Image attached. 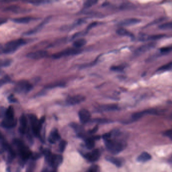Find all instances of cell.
Wrapping results in <instances>:
<instances>
[{
    "label": "cell",
    "instance_id": "35",
    "mask_svg": "<svg viewBox=\"0 0 172 172\" xmlns=\"http://www.w3.org/2000/svg\"><path fill=\"white\" fill-rule=\"evenodd\" d=\"M44 1V0H24V2L31 4L33 5H37L42 3Z\"/></svg>",
    "mask_w": 172,
    "mask_h": 172
},
{
    "label": "cell",
    "instance_id": "26",
    "mask_svg": "<svg viewBox=\"0 0 172 172\" xmlns=\"http://www.w3.org/2000/svg\"><path fill=\"white\" fill-rule=\"evenodd\" d=\"M4 118H14V111L12 107L10 106L8 109H7Z\"/></svg>",
    "mask_w": 172,
    "mask_h": 172
},
{
    "label": "cell",
    "instance_id": "11",
    "mask_svg": "<svg viewBox=\"0 0 172 172\" xmlns=\"http://www.w3.org/2000/svg\"><path fill=\"white\" fill-rule=\"evenodd\" d=\"M85 97L82 95H77L69 97L67 99V103L70 105H75L82 103L85 100Z\"/></svg>",
    "mask_w": 172,
    "mask_h": 172
},
{
    "label": "cell",
    "instance_id": "2",
    "mask_svg": "<svg viewBox=\"0 0 172 172\" xmlns=\"http://www.w3.org/2000/svg\"><path fill=\"white\" fill-rule=\"evenodd\" d=\"M104 140L107 150L113 154H118L124 148L123 143L122 142L112 140L110 138Z\"/></svg>",
    "mask_w": 172,
    "mask_h": 172
},
{
    "label": "cell",
    "instance_id": "25",
    "mask_svg": "<svg viewBox=\"0 0 172 172\" xmlns=\"http://www.w3.org/2000/svg\"><path fill=\"white\" fill-rule=\"evenodd\" d=\"M172 70V61L164 64L158 69L159 72H167Z\"/></svg>",
    "mask_w": 172,
    "mask_h": 172
},
{
    "label": "cell",
    "instance_id": "1",
    "mask_svg": "<svg viewBox=\"0 0 172 172\" xmlns=\"http://www.w3.org/2000/svg\"><path fill=\"white\" fill-rule=\"evenodd\" d=\"M25 44L26 41L23 39L12 40L4 45V47L1 48V51L2 53L5 54L13 53Z\"/></svg>",
    "mask_w": 172,
    "mask_h": 172
},
{
    "label": "cell",
    "instance_id": "15",
    "mask_svg": "<svg viewBox=\"0 0 172 172\" xmlns=\"http://www.w3.org/2000/svg\"><path fill=\"white\" fill-rule=\"evenodd\" d=\"M63 157L59 154H53L49 164L53 167H57L62 163Z\"/></svg>",
    "mask_w": 172,
    "mask_h": 172
},
{
    "label": "cell",
    "instance_id": "46",
    "mask_svg": "<svg viewBox=\"0 0 172 172\" xmlns=\"http://www.w3.org/2000/svg\"><path fill=\"white\" fill-rule=\"evenodd\" d=\"M98 126H96V127H94L93 129H91V130L89 131V133L91 134H94V133H96V132L98 131Z\"/></svg>",
    "mask_w": 172,
    "mask_h": 172
},
{
    "label": "cell",
    "instance_id": "23",
    "mask_svg": "<svg viewBox=\"0 0 172 172\" xmlns=\"http://www.w3.org/2000/svg\"><path fill=\"white\" fill-rule=\"evenodd\" d=\"M106 159H107V161L110 162L118 167H120L122 166V162H121L120 159H117V158L112 157V156H108L106 158Z\"/></svg>",
    "mask_w": 172,
    "mask_h": 172
},
{
    "label": "cell",
    "instance_id": "47",
    "mask_svg": "<svg viewBox=\"0 0 172 172\" xmlns=\"http://www.w3.org/2000/svg\"><path fill=\"white\" fill-rule=\"evenodd\" d=\"M33 164H31V166H29V167L27 168L26 172H33Z\"/></svg>",
    "mask_w": 172,
    "mask_h": 172
},
{
    "label": "cell",
    "instance_id": "44",
    "mask_svg": "<svg viewBox=\"0 0 172 172\" xmlns=\"http://www.w3.org/2000/svg\"><path fill=\"white\" fill-rule=\"evenodd\" d=\"M41 157V155L37 153H34L33 154H32L31 155V158L33 160H36V159H39Z\"/></svg>",
    "mask_w": 172,
    "mask_h": 172
},
{
    "label": "cell",
    "instance_id": "48",
    "mask_svg": "<svg viewBox=\"0 0 172 172\" xmlns=\"http://www.w3.org/2000/svg\"><path fill=\"white\" fill-rule=\"evenodd\" d=\"M42 172H49V171H48V170L47 169H44V170L42 171Z\"/></svg>",
    "mask_w": 172,
    "mask_h": 172
},
{
    "label": "cell",
    "instance_id": "24",
    "mask_svg": "<svg viewBox=\"0 0 172 172\" xmlns=\"http://www.w3.org/2000/svg\"><path fill=\"white\" fill-rule=\"evenodd\" d=\"M117 34L121 36H132V34L129 31L123 28H120L117 29L116 31Z\"/></svg>",
    "mask_w": 172,
    "mask_h": 172
},
{
    "label": "cell",
    "instance_id": "49",
    "mask_svg": "<svg viewBox=\"0 0 172 172\" xmlns=\"http://www.w3.org/2000/svg\"><path fill=\"white\" fill-rule=\"evenodd\" d=\"M54 172V171H50V172Z\"/></svg>",
    "mask_w": 172,
    "mask_h": 172
},
{
    "label": "cell",
    "instance_id": "21",
    "mask_svg": "<svg viewBox=\"0 0 172 172\" xmlns=\"http://www.w3.org/2000/svg\"><path fill=\"white\" fill-rule=\"evenodd\" d=\"M86 40L85 39L80 38L75 40L73 42V45L75 48L80 49L81 47L85 46L86 44Z\"/></svg>",
    "mask_w": 172,
    "mask_h": 172
},
{
    "label": "cell",
    "instance_id": "36",
    "mask_svg": "<svg viewBox=\"0 0 172 172\" xmlns=\"http://www.w3.org/2000/svg\"><path fill=\"white\" fill-rule=\"evenodd\" d=\"M64 86V84H63L62 83H57L56 84H50V85L47 86V87H46V88L52 89L54 88L55 87H62V86Z\"/></svg>",
    "mask_w": 172,
    "mask_h": 172
},
{
    "label": "cell",
    "instance_id": "42",
    "mask_svg": "<svg viewBox=\"0 0 172 172\" xmlns=\"http://www.w3.org/2000/svg\"><path fill=\"white\" fill-rule=\"evenodd\" d=\"M10 80V78L8 77H5L3 79L1 80V86L3 85V84H5L6 83L8 82Z\"/></svg>",
    "mask_w": 172,
    "mask_h": 172
},
{
    "label": "cell",
    "instance_id": "38",
    "mask_svg": "<svg viewBox=\"0 0 172 172\" xmlns=\"http://www.w3.org/2000/svg\"><path fill=\"white\" fill-rule=\"evenodd\" d=\"M93 122L98 123H105L108 122V120L106 119H103V118H97L93 120Z\"/></svg>",
    "mask_w": 172,
    "mask_h": 172
},
{
    "label": "cell",
    "instance_id": "12",
    "mask_svg": "<svg viewBox=\"0 0 172 172\" xmlns=\"http://www.w3.org/2000/svg\"><path fill=\"white\" fill-rule=\"evenodd\" d=\"M17 123V120L15 118H4L1 122V126L4 128H12L16 126Z\"/></svg>",
    "mask_w": 172,
    "mask_h": 172
},
{
    "label": "cell",
    "instance_id": "5",
    "mask_svg": "<svg viewBox=\"0 0 172 172\" xmlns=\"http://www.w3.org/2000/svg\"><path fill=\"white\" fill-rule=\"evenodd\" d=\"M33 85L28 81L20 80L17 83L15 87V92L18 93L26 94L33 89Z\"/></svg>",
    "mask_w": 172,
    "mask_h": 172
},
{
    "label": "cell",
    "instance_id": "45",
    "mask_svg": "<svg viewBox=\"0 0 172 172\" xmlns=\"http://www.w3.org/2000/svg\"><path fill=\"white\" fill-rule=\"evenodd\" d=\"M123 69L122 66H114L112 67L111 69L112 71H119Z\"/></svg>",
    "mask_w": 172,
    "mask_h": 172
},
{
    "label": "cell",
    "instance_id": "33",
    "mask_svg": "<svg viewBox=\"0 0 172 172\" xmlns=\"http://www.w3.org/2000/svg\"><path fill=\"white\" fill-rule=\"evenodd\" d=\"M171 52H172V46L163 47L160 49V52L162 54L169 53Z\"/></svg>",
    "mask_w": 172,
    "mask_h": 172
},
{
    "label": "cell",
    "instance_id": "41",
    "mask_svg": "<svg viewBox=\"0 0 172 172\" xmlns=\"http://www.w3.org/2000/svg\"><path fill=\"white\" fill-rule=\"evenodd\" d=\"M8 99L9 101L11 103H15L17 102L16 99L15 98V97L13 95H10Z\"/></svg>",
    "mask_w": 172,
    "mask_h": 172
},
{
    "label": "cell",
    "instance_id": "4",
    "mask_svg": "<svg viewBox=\"0 0 172 172\" xmlns=\"http://www.w3.org/2000/svg\"><path fill=\"white\" fill-rule=\"evenodd\" d=\"M13 143L14 144L17 148H18L19 151L21 159L23 161H26L28 159L31 157L33 153L29 151V149L26 147L23 142L19 139H14L13 140Z\"/></svg>",
    "mask_w": 172,
    "mask_h": 172
},
{
    "label": "cell",
    "instance_id": "31",
    "mask_svg": "<svg viewBox=\"0 0 172 172\" xmlns=\"http://www.w3.org/2000/svg\"><path fill=\"white\" fill-rule=\"evenodd\" d=\"M71 127L74 129L76 132L81 133L83 131V129L81 126L79 125V124H76V123H72Z\"/></svg>",
    "mask_w": 172,
    "mask_h": 172
},
{
    "label": "cell",
    "instance_id": "32",
    "mask_svg": "<svg viewBox=\"0 0 172 172\" xmlns=\"http://www.w3.org/2000/svg\"><path fill=\"white\" fill-rule=\"evenodd\" d=\"M67 145V142L66 140H63L61 141L59 143V145L60 151H61V152H63L66 148Z\"/></svg>",
    "mask_w": 172,
    "mask_h": 172
},
{
    "label": "cell",
    "instance_id": "29",
    "mask_svg": "<svg viewBox=\"0 0 172 172\" xmlns=\"http://www.w3.org/2000/svg\"><path fill=\"white\" fill-rule=\"evenodd\" d=\"M159 29L162 30H171L172 29V22H168L162 24L159 26Z\"/></svg>",
    "mask_w": 172,
    "mask_h": 172
},
{
    "label": "cell",
    "instance_id": "7",
    "mask_svg": "<svg viewBox=\"0 0 172 172\" xmlns=\"http://www.w3.org/2000/svg\"><path fill=\"white\" fill-rule=\"evenodd\" d=\"M51 18H52V16H48L47 17L45 18L42 22L40 23L39 25H37V26H36L34 28H33V29L25 32L24 35L28 36L36 34V33H37L39 31L41 30L43 28L44 26H45L46 24H47V23L50 21Z\"/></svg>",
    "mask_w": 172,
    "mask_h": 172
},
{
    "label": "cell",
    "instance_id": "40",
    "mask_svg": "<svg viewBox=\"0 0 172 172\" xmlns=\"http://www.w3.org/2000/svg\"><path fill=\"white\" fill-rule=\"evenodd\" d=\"M164 134L165 135H166V137L171 138L172 140V129L166 131V132L164 133Z\"/></svg>",
    "mask_w": 172,
    "mask_h": 172
},
{
    "label": "cell",
    "instance_id": "13",
    "mask_svg": "<svg viewBox=\"0 0 172 172\" xmlns=\"http://www.w3.org/2000/svg\"><path fill=\"white\" fill-rule=\"evenodd\" d=\"M101 152L99 149H94L91 153H88L85 155V158L91 162H96L99 159Z\"/></svg>",
    "mask_w": 172,
    "mask_h": 172
},
{
    "label": "cell",
    "instance_id": "37",
    "mask_svg": "<svg viewBox=\"0 0 172 172\" xmlns=\"http://www.w3.org/2000/svg\"><path fill=\"white\" fill-rule=\"evenodd\" d=\"M87 172H99V167L96 165L92 166L89 168Z\"/></svg>",
    "mask_w": 172,
    "mask_h": 172
},
{
    "label": "cell",
    "instance_id": "3",
    "mask_svg": "<svg viewBox=\"0 0 172 172\" xmlns=\"http://www.w3.org/2000/svg\"><path fill=\"white\" fill-rule=\"evenodd\" d=\"M28 118L30 122L33 134L36 137H39L40 136L41 126L42 123L44 122V118L39 120L37 119V117L34 115V114H29L28 115Z\"/></svg>",
    "mask_w": 172,
    "mask_h": 172
},
{
    "label": "cell",
    "instance_id": "10",
    "mask_svg": "<svg viewBox=\"0 0 172 172\" xmlns=\"http://www.w3.org/2000/svg\"><path fill=\"white\" fill-rule=\"evenodd\" d=\"M78 116L80 121L82 123L85 124L89 121L91 118V114L89 111L85 109H82L78 113Z\"/></svg>",
    "mask_w": 172,
    "mask_h": 172
},
{
    "label": "cell",
    "instance_id": "16",
    "mask_svg": "<svg viewBox=\"0 0 172 172\" xmlns=\"http://www.w3.org/2000/svg\"><path fill=\"white\" fill-rule=\"evenodd\" d=\"M140 21V19L137 18H129L121 21L119 23L118 25L122 26H131L138 24Z\"/></svg>",
    "mask_w": 172,
    "mask_h": 172
},
{
    "label": "cell",
    "instance_id": "8",
    "mask_svg": "<svg viewBox=\"0 0 172 172\" xmlns=\"http://www.w3.org/2000/svg\"><path fill=\"white\" fill-rule=\"evenodd\" d=\"M29 10L17 5H11L4 8L3 11L5 12H10L15 14H20L27 12Z\"/></svg>",
    "mask_w": 172,
    "mask_h": 172
},
{
    "label": "cell",
    "instance_id": "22",
    "mask_svg": "<svg viewBox=\"0 0 172 172\" xmlns=\"http://www.w3.org/2000/svg\"><path fill=\"white\" fill-rule=\"evenodd\" d=\"M154 44H153V43L142 45L137 49L136 52L138 53H139L140 52H146L147 50L150 49V48L153 47H154Z\"/></svg>",
    "mask_w": 172,
    "mask_h": 172
},
{
    "label": "cell",
    "instance_id": "34",
    "mask_svg": "<svg viewBox=\"0 0 172 172\" xmlns=\"http://www.w3.org/2000/svg\"><path fill=\"white\" fill-rule=\"evenodd\" d=\"M12 63V60L10 59L4 60L1 61V67H6L10 66Z\"/></svg>",
    "mask_w": 172,
    "mask_h": 172
},
{
    "label": "cell",
    "instance_id": "9",
    "mask_svg": "<svg viewBox=\"0 0 172 172\" xmlns=\"http://www.w3.org/2000/svg\"><path fill=\"white\" fill-rule=\"evenodd\" d=\"M47 55H48V52L47 51L40 50L28 53L27 55V57L31 59H33V60H39V59L45 58L47 56Z\"/></svg>",
    "mask_w": 172,
    "mask_h": 172
},
{
    "label": "cell",
    "instance_id": "6",
    "mask_svg": "<svg viewBox=\"0 0 172 172\" xmlns=\"http://www.w3.org/2000/svg\"><path fill=\"white\" fill-rule=\"evenodd\" d=\"M82 52V49L79 48H69L62 50L61 52H59L58 53L54 54L52 57L54 59H58L64 56H70L73 55H78Z\"/></svg>",
    "mask_w": 172,
    "mask_h": 172
},
{
    "label": "cell",
    "instance_id": "27",
    "mask_svg": "<svg viewBox=\"0 0 172 172\" xmlns=\"http://www.w3.org/2000/svg\"><path fill=\"white\" fill-rule=\"evenodd\" d=\"M95 145V142H94V139L93 138H87L85 140V146L86 148L89 150H91L93 148Z\"/></svg>",
    "mask_w": 172,
    "mask_h": 172
},
{
    "label": "cell",
    "instance_id": "43",
    "mask_svg": "<svg viewBox=\"0 0 172 172\" xmlns=\"http://www.w3.org/2000/svg\"><path fill=\"white\" fill-rule=\"evenodd\" d=\"M19 0H1V3L3 4H7L10 3H13V2H17ZM23 1L24 0H23Z\"/></svg>",
    "mask_w": 172,
    "mask_h": 172
},
{
    "label": "cell",
    "instance_id": "39",
    "mask_svg": "<svg viewBox=\"0 0 172 172\" xmlns=\"http://www.w3.org/2000/svg\"><path fill=\"white\" fill-rule=\"evenodd\" d=\"M98 24V22H93L91 23V24H89L88 26L87 27L86 31H88L92 29L93 27H94L95 26H96Z\"/></svg>",
    "mask_w": 172,
    "mask_h": 172
},
{
    "label": "cell",
    "instance_id": "28",
    "mask_svg": "<svg viewBox=\"0 0 172 172\" xmlns=\"http://www.w3.org/2000/svg\"><path fill=\"white\" fill-rule=\"evenodd\" d=\"M98 2V0H86L84 3L83 7L85 8H89L96 5Z\"/></svg>",
    "mask_w": 172,
    "mask_h": 172
},
{
    "label": "cell",
    "instance_id": "17",
    "mask_svg": "<svg viewBox=\"0 0 172 172\" xmlns=\"http://www.w3.org/2000/svg\"><path fill=\"white\" fill-rule=\"evenodd\" d=\"M61 139V136L57 129H54L50 132L48 140L50 143H55Z\"/></svg>",
    "mask_w": 172,
    "mask_h": 172
},
{
    "label": "cell",
    "instance_id": "20",
    "mask_svg": "<svg viewBox=\"0 0 172 172\" xmlns=\"http://www.w3.org/2000/svg\"><path fill=\"white\" fill-rule=\"evenodd\" d=\"M118 109L116 105H104L99 106V110L101 111H114Z\"/></svg>",
    "mask_w": 172,
    "mask_h": 172
},
{
    "label": "cell",
    "instance_id": "18",
    "mask_svg": "<svg viewBox=\"0 0 172 172\" xmlns=\"http://www.w3.org/2000/svg\"><path fill=\"white\" fill-rule=\"evenodd\" d=\"M36 20V18L31 17H22L14 18L12 19V21L19 24H26V23L30 22L31 21H34Z\"/></svg>",
    "mask_w": 172,
    "mask_h": 172
},
{
    "label": "cell",
    "instance_id": "30",
    "mask_svg": "<svg viewBox=\"0 0 172 172\" xmlns=\"http://www.w3.org/2000/svg\"><path fill=\"white\" fill-rule=\"evenodd\" d=\"M44 152L46 161L48 163H49L50 162V159H52V156H53V154H52V152H51L50 150H48V149H46V150H44Z\"/></svg>",
    "mask_w": 172,
    "mask_h": 172
},
{
    "label": "cell",
    "instance_id": "14",
    "mask_svg": "<svg viewBox=\"0 0 172 172\" xmlns=\"http://www.w3.org/2000/svg\"><path fill=\"white\" fill-rule=\"evenodd\" d=\"M19 121L20 127L19 131L20 134H23L26 132V129L27 127V119L24 115H22L20 117Z\"/></svg>",
    "mask_w": 172,
    "mask_h": 172
},
{
    "label": "cell",
    "instance_id": "19",
    "mask_svg": "<svg viewBox=\"0 0 172 172\" xmlns=\"http://www.w3.org/2000/svg\"><path fill=\"white\" fill-rule=\"evenodd\" d=\"M151 159V156L149 153L143 152L138 156L137 160L139 162H145L149 161Z\"/></svg>",
    "mask_w": 172,
    "mask_h": 172
}]
</instances>
